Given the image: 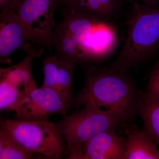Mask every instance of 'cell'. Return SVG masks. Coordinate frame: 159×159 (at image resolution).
Returning <instances> with one entry per match:
<instances>
[{"label":"cell","mask_w":159,"mask_h":159,"mask_svg":"<svg viewBox=\"0 0 159 159\" xmlns=\"http://www.w3.org/2000/svg\"><path fill=\"white\" fill-rule=\"evenodd\" d=\"M24 59L16 65L6 69L1 68L0 77L17 87L27 95L38 87L32 74V62L35 55L32 53H26Z\"/></svg>","instance_id":"12"},{"label":"cell","mask_w":159,"mask_h":159,"mask_svg":"<svg viewBox=\"0 0 159 159\" xmlns=\"http://www.w3.org/2000/svg\"><path fill=\"white\" fill-rule=\"evenodd\" d=\"M9 1V0H0V8L5 6Z\"/></svg>","instance_id":"18"},{"label":"cell","mask_w":159,"mask_h":159,"mask_svg":"<svg viewBox=\"0 0 159 159\" xmlns=\"http://www.w3.org/2000/svg\"><path fill=\"white\" fill-rule=\"evenodd\" d=\"M0 128L26 149L43 158L59 159L68 157L66 139L54 122L49 120L3 119Z\"/></svg>","instance_id":"5"},{"label":"cell","mask_w":159,"mask_h":159,"mask_svg":"<svg viewBox=\"0 0 159 159\" xmlns=\"http://www.w3.org/2000/svg\"><path fill=\"white\" fill-rule=\"evenodd\" d=\"M135 116L141 117L143 129L159 147V102L151 99L139 91L134 110Z\"/></svg>","instance_id":"13"},{"label":"cell","mask_w":159,"mask_h":159,"mask_svg":"<svg viewBox=\"0 0 159 159\" xmlns=\"http://www.w3.org/2000/svg\"><path fill=\"white\" fill-rule=\"evenodd\" d=\"M63 117L54 124L66 139L69 159H83L82 147L85 142L104 131L116 129L130 120L122 113L102 110L91 102L83 108Z\"/></svg>","instance_id":"4"},{"label":"cell","mask_w":159,"mask_h":159,"mask_svg":"<svg viewBox=\"0 0 159 159\" xmlns=\"http://www.w3.org/2000/svg\"><path fill=\"white\" fill-rule=\"evenodd\" d=\"M62 0H10L6 8L14 10L32 36L47 49L56 23L54 13Z\"/></svg>","instance_id":"6"},{"label":"cell","mask_w":159,"mask_h":159,"mask_svg":"<svg viewBox=\"0 0 159 159\" xmlns=\"http://www.w3.org/2000/svg\"><path fill=\"white\" fill-rule=\"evenodd\" d=\"M71 107L56 91L42 85L25 96L14 111L19 120H49L53 115L65 116Z\"/></svg>","instance_id":"8"},{"label":"cell","mask_w":159,"mask_h":159,"mask_svg":"<svg viewBox=\"0 0 159 159\" xmlns=\"http://www.w3.org/2000/svg\"></svg>","instance_id":"19"},{"label":"cell","mask_w":159,"mask_h":159,"mask_svg":"<svg viewBox=\"0 0 159 159\" xmlns=\"http://www.w3.org/2000/svg\"><path fill=\"white\" fill-rule=\"evenodd\" d=\"M126 146L122 159H159V149L144 129L130 128L125 131Z\"/></svg>","instance_id":"11"},{"label":"cell","mask_w":159,"mask_h":159,"mask_svg":"<svg viewBox=\"0 0 159 159\" xmlns=\"http://www.w3.org/2000/svg\"><path fill=\"white\" fill-rule=\"evenodd\" d=\"M43 85L53 89L72 107L74 105L73 79L75 67L49 53L42 60Z\"/></svg>","instance_id":"9"},{"label":"cell","mask_w":159,"mask_h":159,"mask_svg":"<svg viewBox=\"0 0 159 159\" xmlns=\"http://www.w3.org/2000/svg\"><path fill=\"white\" fill-rule=\"evenodd\" d=\"M62 17L49 37V53L76 67L93 65L116 46V31L104 19L62 8Z\"/></svg>","instance_id":"1"},{"label":"cell","mask_w":159,"mask_h":159,"mask_svg":"<svg viewBox=\"0 0 159 159\" xmlns=\"http://www.w3.org/2000/svg\"><path fill=\"white\" fill-rule=\"evenodd\" d=\"M85 80L81 90L74 96V104L78 108L89 102L99 108L117 111L132 119L139 90L131 77L109 67L96 65L82 67Z\"/></svg>","instance_id":"2"},{"label":"cell","mask_w":159,"mask_h":159,"mask_svg":"<svg viewBox=\"0 0 159 159\" xmlns=\"http://www.w3.org/2000/svg\"><path fill=\"white\" fill-rule=\"evenodd\" d=\"M145 93L151 99L159 102V61L149 76Z\"/></svg>","instance_id":"16"},{"label":"cell","mask_w":159,"mask_h":159,"mask_svg":"<svg viewBox=\"0 0 159 159\" xmlns=\"http://www.w3.org/2000/svg\"><path fill=\"white\" fill-rule=\"evenodd\" d=\"M116 130L104 131L85 142L82 147L83 159H122L126 141Z\"/></svg>","instance_id":"10"},{"label":"cell","mask_w":159,"mask_h":159,"mask_svg":"<svg viewBox=\"0 0 159 159\" xmlns=\"http://www.w3.org/2000/svg\"><path fill=\"white\" fill-rule=\"evenodd\" d=\"M26 96L16 86L5 80H0V110L14 111L16 107Z\"/></svg>","instance_id":"15"},{"label":"cell","mask_w":159,"mask_h":159,"mask_svg":"<svg viewBox=\"0 0 159 159\" xmlns=\"http://www.w3.org/2000/svg\"><path fill=\"white\" fill-rule=\"evenodd\" d=\"M125 43L110 67L126 74L145 61L159 46V5L150 6L135 2L127 22Z\"/></svg>","instance_id":"3"},{"label":"cell","mask_w":159,"mask_h":159,"mask_svg":"<svg viewBox=\"0 0 159 159\" xmlns=\"http://www.w3.org/2000/svg\"><path fill=\"white\" fill-rule=\"evenodd\" d=\"M35 157H42L26 149L0 128V159H31Z\"/></svg>","instance_id":"14"},{"label":"cell","mask_w":159,"mask_h":159,"mask_svg":"<svg viewBox=\"0 0 159 159\" xmlns=\"http://www.w3.org/2000/svg\"><path fill=\"white\" fill-rule=\"evenodd\" d=\"M0 14V63L12 66L10 56L16 50L23 49L25 53L39 57L45 48L32 36L10 9H1Z\"/></svg>","instance_id":"7"},{"label":"cell","mask_w":159,"mask_h":159,"mask_svg":"<svg viewBox=\"0 0 159 159\" xmlns=\"http://www.w3.org/2000/svg\"><path fill=\"white\" fill-rule=\"evenodd\" d=\"M124 1H129V2H142L144 4L148 6H153L155 5H159V0H123Z\"/></svg>","instance_id":"17"}]
</instances>
